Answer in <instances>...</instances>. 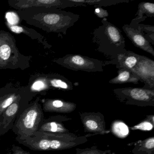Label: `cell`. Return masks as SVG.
I'll return each mask as SVG.
<instances>
[{
	"instance_id": "obj_1",
	"label": "cell",
	"mask_w": 154,
	"mask_h": 154,
	"mask_svg": "<svg viewBox=\"0 0 154 154\" xmlns=\"http://www.w3.org/2000/svg\"><path fill=\"white\" fill-rule=\"evenodd\" d=\"M27 24L48 33L66 35L68 29L79 20L80 16L69 11L52 8H36L17 11Z\"/></svg>"
},
{
	"instance_id": "obj_2",
	"label": "cell",
	"mask_w": 154,
	"mask_h": 154,
	"mask_svg": "<svg viewBox=\"0 0 154 154\" xmlns=\"http://www.w3.org/2000/svg\"><path fill=\"white\" fill-rule=\"evenodd\" d=\"M102 25L91 33L92 41L95 50L113 60L126 51L125 39L119 29L107 20L103 19Z\"/></svg>"
},
{
	"instance_id": "obj_3",
	"label": "cell",
	"mask_w": 154,
	"mask_h": 154,
	"mask_svg": "<svg viewBox=\"0 0 154 154\" xmlns=\"http://www.w3.org/2000/svg\"><path fill=\"white\" fill-rule=\"evenodd\" d=\"M32 57L20 53L13 35L0 30V70H26L30 66Z\"/></svg>"
},
{
	"instance_id": "obj_4",
	"label": "cell",
	"mask_w": 154,
	"mask_h": 154,
	"mask_svg": "<svg viewBox=\"0 0 154 154\" xmlns=\"http://www.w3.org/2000/svg\"><path fill=\"white\" fill-rule=\"evenodd\" d=\"M40 100V98L37 97L33 102L28 104L17 117L11 129L17 135L16 138L31 137L44 122L45 118Z\"/></svg>"
},
{
	"instance_id": "obj_5",
	"label": "cell",
	"mask_w": 154,
	"mask_h": 154,
	"mask_svg": "<svg viewBox=\"0 0 154 154\" xmlns=\"http://www.w3.org/2000/svg\"><path fill=\"white\" fill-rule=\"evenodd\" d=\"M113 92L116 99L126 105L154 106V90L128 87L115 89Z\"/></svg>"
},
{
	"instance_id": "obj_6",
	"label": "cell",
	"mask_w": 154,
	"mask_h": 154,
	"mask_svg": "<svg viewBox=\"0 0 154 154\" xmlns=\"http://www.w3.org/2000/svg\"><path fill=\"white\" fill-rule=\"evenodd\" d=\"M54 63L74 71H82L88 72H103V62L95 58L80 54H66L53 60Z\"/></svg>"
},
{
	"instance_id": "obj_7",
	"label": "cell",
	"mask_w": 154,
	"mask_h": 154,
	"mask_svg": "<svg viewBox=\"0 0 154 154\" xmlns=\"http://www.w3.org/2000/svg\"><path fill=\"white\" fill-rule=\"evenodd\" d=\"M45 133L49 140L50 150H62L72 148L87 142L89 137L95 136L89 133L84 136H78L71 132Z\"/></svg>"
},
{
	"instance_id": "obj_8",
	"label": "cell",
	"mask_w": 154,
	"mask_h": 154,
	"mask_svg": "<svg viewBox=\"0 0 154 154\" xmlns=\"http://www.w3.org/2000/svg\"><path fill=\"white\" fill-rule=\"evenodd\" d=\"M9 5L16 10L31 8H44L61 9L77 7L69 0H9Z\"/></svg>"
},
{
	"instance_id": "obj_9",
	"label": "cell",
	"mask_w": 154,
	"mask_h": 154,
	"mask_svg": "<svg viewBox=\"0 0 154 154\" xmlns=\"http://www.w3.org/2000/svg\"><path fill=\"white\" fill-rule=\"evenodd\" d=\"M80 118L84 131L89 134L103 135L109 134L110 130L106 128L104 117L100 112H80Z\"/></svg>"
},
{
	"instance_id": "obj_10",
	"label": "cell",
	"mask_w": 154,
	"mask_h": 154,
	"mask_svg": "<svg viewBox=\"0 0 154 154\" xmlns=\"http://www.w3.org/2000/svg\"><path fill=\"white\" fill-rule=\"evenodd\" d=\"M131 71L144 83L143 88L154 90V61L144 56L139 60Z\"/></svg>"
},
{
	"instance_id": "obj_11",
	"label": "cell",
	"mask_w": 154,
	"mask_h": 154,
	"mask_svg": "<svg viewBox=\"0 0 154 154\" xmlns=\"http://www.w3.org/2000/svg\"><path fill=\"white\" fill-rule=\"evenodd\" d=\"M19 144L37 151H50L49 140L45 132L37 131L31 137L22 139L16 138Z\"/></svg>"
},
{
	"instance_id": "obj_12",
	"label": "cell",
	"mask_w": 154,
	"mask_h": 154,
	"mask_svg": "<svg viewBox=\"0 0 154 154\" xmlns=\"http://www.w3.org/2000/svg\"><path fill=\"white\" fill-rule=\"evenodd\" d=\"M71 120L72 119L70 117L60 115L45 119L44 122L39 127L38 131L49 133H69L70 131L65 127L63 122Z\"/></svg>"
},
{
	"instance_id": "obj_13",
	"label": "cell",
	"mask_w": 154,
	"mask_h": 154,
	"mask_svg": "<svg viewBox=\"0 0 154 154\" xmlns=\"http://www.w3.org/2000/svg\"><path fill=\"white\" fill-rule=\"evenodd\" d=\"M76 108L75 103L60 99L43 100L42 108L43 111L45 112L70 113L73 112Z\"/></svg>"
},
{
	"instance_id": "obj_14",
	"label": "cell",
	"mask_w": 154,
	"mask_h": 154,
	"mask_svg": "<svg viewBox=\"0 0 154 154\" xmlns=\"http://www.w3.org/2000/svg\"><path fill=\"white\" fill-rule=\"evenodd\" d=\"M122 28L127 36L130 39L135 47L154 57V49L153 47L139 31L131 27L128 25H124Z\"/></svg>"
},
{
	"instance_id": "obj_15",
	"label": "cell",
	"mask_w": 154,
	"mask_h": 154,
	"mask_svg": "<svg viewBox=\"0 0 154 154\" xmlns=\"http://www.w3.org/2000/svg\"><path fill=\"white\" fill-rule=\"evenodd\" d=\"M140 55L135 54L132 51L126 50L123 54L119 55L115 59L103 63L104 66L108 65L116 66V68H125L132 70L137 63Z\"/></svg>"
},
{
	"instance_id": "obj_16",
	"label": "cell",
	"mask_w": 154,
	"mask_h": 154,
	"mask_svg": "<svg viewBox=\"0 0 154 154\" xmlns=\"http://www.w3.org/2000/svg\"><path fill=\"white\" fill-rule=\"evenodd\" d=\"M26 90L27 88H26L7 89L5 91H0V118L2 119V115L5 110L22 96Z\"/></svg>"
},
{
	"instance_id": "obj_17",
	"label": "cell",
	"mask_w": 154,
	"mask_h": 154,
	"mask_svg": "<svg viewBox=\"0 0 154 154\" xmlns=\"http://www.w3.org/2000/svg\"><path fill=\"white\" fill-rule=\"evenodd\" d=\"M7 27L13 33L16 34H23L30 37L33 40H37L42 44L45 48H50L51 46L45 39V37L37 32L35 29L29 28L24 26L13 25L8 22L6 23Z\"/></svg>"
},
{
	"instance_id": "obj_18",
	"label": "cell",
	"mask_w": 154,
	"mask_h": 154,
	"mask_svg": "<svg viewBox=\"0 0 154 154\" xmlns=\"http://www.w3.org/2000/svg\"><path fill=\"white\" fill-rule=\"evenodd\" d=\"M118 75L109 81L110 84H123L133 83L137 84L140 81L139 78L130 69L125 68H119Z\"/></svg>"
},
{
	"instance_id": "obj_19",
	"label": "cell",
	"mask_w": 154,
	"mask_h": 154,
	"mask_svg": "<svg viewBox=\"0 0 154 154\" xmlns=\"http://www.w3.org/2000/svg\"><path fill=\"white\" fill-rule=\"evenodd\" d=\"M147 17L144 16L141 19H134L129 25L132 28L139 31L151 45H154V26L150 25L140 24V22L144 21Z\"/></svg>"
},
{
	"instance_id": "obj_20",
	"label": "cell",
	"mask_w": 154,
	"mask_h": 154,
	"mask_svg": "<svg viewBox=\"0 0 154 154\" xmlns=\"http://www.w3.org/2000/svg\"><path fill=\"white\" fill-rule=\"evenodd\" d=\"M50 89H58L65 91H72V83L63 75L57 74L46 75Z\"/></svg>"
},
{
	"instance_id": "obj_21",
	"label": "cell",
	"mask_w": 154,
	"mask_h": 154,
	"mask_svg": "<svg viewBox=\"0 0 154 154\" xmlns=\"http://www.w3.org/2000/svg\"><path fill=\"white\" fill-rule=\"evenodd\" d=\"M133 154H154V137L139 140L133 144Z\"/></svg>"
},
{
	"instance_id": "obj_22",
	"label": "cell",
	"mask_w": 154,
	"mask_h": 154,
	"mask_svg": "<svg viewBox=\"0 0 154 154\" xmlns=\"http://www.w3.org/2000/svg\"><path fill=\"white\" fill-rule=\"evenodd\" d=\"M35 77L28 88L30 92L35 96L41 91L44 92L51 89L46 75L35 76Z\"/></svg>"
},
{
	"instance_id": "obj_23",
	"label": "cell",
	"mask_w": 154,
	"mask_h": 154,
	"mask_svg": "<svg viewBox=\"0 0 154 154\" xmlns=\"http://www.w3.org/2000/svg\"><path fill=\"white\" fill-rule=\"evenodd\" d=\"M72 3H75L77 6H81L78 4L87 5H94V7H108L116 5L119 3L130 2L129 0H69Z\"/></svg>"
},
{
	"instance_id": "obj_24",
	"label": "cell",
	"mask_w": 154,
	"mask_h": 154,
	"mask_svg": "<svg viewBox=\"0 0 154 154\" xmlns=\"http://www.w3.org/2000/svg\"><path fill=\"white\" fill-rule=\"evenodd\" d=\"M110 128V132L119 138H125L129 134V128L123 121H113L111 125Z\"/></svg>"
},
{
	"instance_id": "obj_25",
	"label": "cell",
	"mask_w": 154,
	"mask_h": 154,
	"mask_svg": "<svg viewBox=\"0 0 154 154\" xmlns=\"http://www.w3.org/2000/svg\"><path fill=\"white\" fill-rule=\"evenodd\" d=\"M145 14L147 17H154V3L142 2L138 6V11L136 13L137 17L135 19H141Z\"/></svg>"
},
{
	"instance_id": "obj_26",
	"label": "cell",
	"mask_w": 154,
	"mask_h": 154,
	"mask_svg": "<svg viewBox=\"0 0 154 154\" xmlns=\"http://www.w3.org/2000/svg\"><path fill=\"white\" fill-rule=\"evenodd\" d=\"M154 116L152 115H147L146 117L143 120L141 121L138 124H136L133 127H130L131 130H140L142 131H150L154 128Z\"/></svg>"
},
{
	"instance_id": "obj_27",
	"label": "cell",
	"mask_w": 154,
	"mask_h": 154,
	"mask_svg": "<svg viewBox=\"0 0 154 154\" xmlns=\"http://www.w3.org/2000/svg\"><path fill=\"white\" fill-rule=\"evenodd\" d=\"M75 154H107L109 153L111 150H103L99 149L96 146H92L91 147L86 148L85 149H75Z\"/></svg>"
},
{
	"instance_id": "obj_28",
	"label": "cell",
	"mask_w": 154,
	"mask_h": 154,
	"mask_svg": "<svg viewBox=\"0 0 154 154\" xmlns=\"http://www.w3.org/2000/svg\"><path fill=\"white\" fill-rule=\"evenodd\" d=\"M94 13L100 18H106L109 16L108 11L103 9L101 7H97L94 10Z\"/></svg>"
},
{
	"instance_id": "obj_29",
	"label": "cell",
	"mask_w": 154,
	"mask_h": 154,
	"mask_svg": "<svg viewBox=\"0 0 154 154\" xmlns=\"http://www.w3.org/2000/svg\"><path fill=\"white\" fill-rule=\"evenodd\" d=\"M10 154H31L27 151L24 150L21 147L16 146L15 145H12L11 149V153Z\"/></svg>"
},
{
	"instance_id": "obj_30",
	"label": "cell",
	"mask_w": 154,
	"mask_h": 154,
	"mask_svg": "<svg viewBox=\"0 0 154 154\" xmlns=\"http://www.w3.org/2000/svg\"><path fill=\"white\" fill-rule=\"evenodd\" d=\"M2 118H0V124L2 123Z\"/></svg>"
},
{
	"instance_id": "obj_31",
	"label": "cell",
	"mask_w": 154,
	"mask_h": 154,
	"mask_svg": "<svg viewBox=\"0 0 154 154\" xmlns=\"http://www.w3.org/2000/svg\"><path fill=\"white\" fill-rule=\"evenodd\" d=\"M114 154V153H113V152H112V151H111L110 152H109V153H108V154Z\"/></svg>"
}]
</instances>
